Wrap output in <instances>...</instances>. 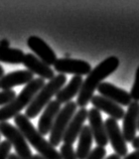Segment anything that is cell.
Listing matches in <instances>:
<instances>
[{"label":"cell","instance_id":"83f0119b","mask_svg":"<svg viewBox=\"0 0 139 159\" xmlns=\"http://www.w3.org/2000/svg\"><path fill=\"white\" fill-rule=\"evenodd\" d=\"M9 41L7 39H2L0 40V48H9Z\"/></svg>","mask_w":139,"mask_h":159},{"label":"cell","instance_id":"7a4b0ae2","mask_svg":"<svg viewBox=\"0 0 139 159\" xmlns=\"http://www.w3.org/2000/svg\"><path fill=\"white\" fill-rule=\"evenodd\" d=\"M14 122L16 128L23 134L25 140L39 152L40 156L44 159H62L60 152L44 139L24 114L16 115Z\"/></svg>","mask_w":139,"mask_h":159},{"label":"cell","instance_id":"f1b7e54d","mask_svg":"<svg viewBox=\"0 0 139 159\" xmlns=\"http://www.w3.org/2000/svg\"><path fill=\"white\" fill-rule=\"evenodd\" d=\"M105 159H121V157H119L117 155V154H111V155H109L107 158H105Z\"/></svg>","mask_w":139,"mask_h":159},{"label":"cell","instance_id":"52a82bcc","mask_svg":"<svg viewBox=\"0 0 139 159\" xmlns=\"http://www.w3.org/2000/svg\"><path fill=\"white\" fill-rule=\"evenodd\" d=\"M105 128H106L108 141L110 142L115 154L119 157H125L128 153V147L118 122L112 118H108L105 121Z\"/></svg>","mask_w":139,"mask_h":159},{"label":"cell","instance_id":"4dcf8cb0","mask_svg":"<svg viewBox=\"0 0 139 159\" xmlns=\"http://www.w3.org/2000/svg\"><path fill=\"white\" fill-rule=\"evenodd\" d=\"M32 159H44L43 156H40L39 154H35V155L32 156Z\"/></svg>","mask_w":139,"mask_h":159},{"label":"cell","instance_id":"484cf974","mask_svg":"<svg viewBox=\"0 0 139 159\" xmlns=\"http://www.w3.org/2000/svg\"><path fill=\"white\" fill-rule=\"evenodd\" d=\"M123 159H139V150H135L132 153L127 154Z\"/></svg>","mask_w":139,"mask_h":159},{"label":"cell","instance_id":"7c38bea8","mask_svg":"<svg viewBox=\"0 0 139 159\" xmlns=\"http://www.w3.org/2000/svg\"><path fill=\"white\" fill-rule=\"evenodd\" d=\"M100 96L107 98L110 101L118 104L119 106H129L132 103V99L130 97V94L125 90H122L120 88H117L111 83L103 82L100 84L98 89Z\"/></svg>","mask_w":139,"mask_h":159},{"label":"cell","instance_id":"277c9868","mask_svg":"<svg viewBox=\"0 0 139 159\" xmlns=\"http://www.w3.org/2000/svg\"><path fill=\"white\" fill-rule=\"evenodd\" d=\"M66 82V75L58 74V76H54V78L50 80L48 84H45L43 89L36 94L35 99L32 100V102L26 108L24 115L28 119L35 118L44 110V108H45L46 105L52 101V98L58 94V92L62 89Z\"/></svg>","mask_w":139,"mask_h":159},{"label":"cell","instance_id":"9a60e30c","mask_svg":"<svg viewBox=\"0 0 139 159\" xmlns=\"http://www.w3.org/2000/svg\"><path fill=\"white\" fill-rule=\"evenodd\" d=\"M91 103L95 109H97L98 111L106 113L107 115L110 116V118L116 121L122 120L124 118L125 112L123 108L118 105V104L108 100L107 98L103 97V96L94 95L91 99Z\"/></svg>","mask_w":139,"mask_h":159},{"label":"cell","instance_id":"2e32d148","mask_svg":"<svg viewBox=\"0 0 139 159\" xmlns=\"http://www.w3.org/2000/svg\"><path fill=\"white\" fill-rule=\"evenodd\" d=\"M61 109V104L57 102L56 100L50 101L44 108V113L41 114L39 120V125H37V131L43 136L49 134L52 130L53 122L56 120L58 114L60 113Z\"/></svg>","mask_w":139,"mask_h":159},{"label":"cell","instance_id":"8992f818","mask_svg":"<svg viewBox=\"0 0 139 159\" xmlns=\"http://www.w3.org/2000/svg\"><path fill=\"white\" fill-rule=\"evenodd\" d=\"M0 135L6 138V140L13 146L15 154L20 159H32V152L25 140L23 134L16 127L8 122L0 123Z\"/></svg>","mask_w":139,"mask_h":159},{"label":"cell","instance_id":"7402d4cb","mask_svg":"<svg viewBox=\"0 0 139 159\" xmlns=\"http://www.w3.org/2000/svg\"><path fill=\"white\" fill-rule=\"evenodd\" d=\"M60 154L62 159H78L73 145H69V144L62 145Z\"/></svg>","mask_w":139,"mask_h":159},{"label":"cell","instance_id":"cb8c5ba5","mask_svg":"<svg viewBox=\"0 0 139 159\" xmlns=\"http://www.w3.org/2000/svg\"><path fill=\"white\" fill-rule=\"evenodd\" d=\"M106 149L104 147H99L97 146L91 151V153L87 156L86 159H104L106 156Z\"/></svg>","mask_w":139,"mask_h":159},{"label":"cell","instance_id":"3957f363","mask_svg":"<svg viewBox=\"0 0 139 159\" xmlns=\"http://www.w3.org/2000/svg\"><path fill=\"white\" fill-rule=\"evenodd\" d=\"M44 85V81L40 78L33 79L30 83L25 85L20 94L15 97L13 101L8 105L0 108V123L7 122V120L14 118L16 115L20 114V111L29 106L36 94L43 89Z\"/></svg>","mask_w":139,"mask_h":159},{"label":"cell","instance_id":"30bf717a","mask_svg":"<svg viewBox=\"0 0 139 159\" xmlns=\"http://www.w3.org/2000/svg\"><path fill=\"white\" fill-rule=\"evenodd\" d=\"M27 47L35 53V56L39 57L41 61H44L46 66H53L58 60L57 54L52 48L39 36H29L27 39Z\"/></svg>","mask_w":139,"mask_h":159},{"label":"cell","instance_id":"44dd1931","mask_svg":"<svg viewBox=\"0 0 139 159\" xmlns=\"http://www.w3.org/2000/svg\"><path fill=\"white\" fill-rule=\"evenodd\" d=\"M16 97V93L13 90H5L0 92V106H6L10 104Z\"/></svg>","mask_w":139,"mask_h":159},{"label":"cell","instance_id":"e0dca14e","mask_svg":"<svg viewBox=\"0 0 139 159\" xmlns=\"http://www.w3.org/2000/svg\"><path fill=\"white\" fill-rule=\"evenodd\" d=\"M33 80V74L27 70H14L8 73L0 79V89L3 91L11 90L13 87L20 85H27Z\"/></svg>","mask_w":139,"mask_h":159},{"label":"cell","instance_id":"d6a6232c","mask_svg":"<svg viewBox=\"0 0 139 159\" xmlns=\"http://www.w3.org/2000/svg\"><path fill=\"white\" fill-rule=\"evenodd\" d=\"M138 130H139V119H138Z\"/></svg>","mask_w":139,"mask_h":159},{"label":"cell","instance_id":"9c48e42d","mask_svg":"<svg viewBox=\"0 0 139 159\" xmlns=\"http://www.w3.org/2000/svg\"><path fill=\"white\" fill-rule=\"evenodd\" d=\"M88 120H89V127L93 134V138L95 139L97 145L99 147H105L108 144V137L105 128V122L103 121L102 115L100 111L95 108H92L88 111Z\"/></svg>","mask_w":139,"mask_h":159},{"label":"cell","instance_id":"836d02e7","mask_svg":"<svg viewBox=\"0 0 139 159\" xmlns=\"http://www.w3.org/2000/svg\"><path fill=\"white\" fill-rule=\"evenodd\" d=\"M0 138H1V135H0Z\"/></svg>","mask_w":139,"mask_h":159},{"label":"cell","instance_id":"5b68a950","mask_svg":"<svg viewBox=\"0 0 139 159\" xmlns=\"http://www.w3.org/2000/svg\"><path fill=\"white\" fill-rule=\"evenodd\" d=\"M77 103L71 101L61 109L53 122L52 130H50L49 142L53 147L56 148L57 146H60V143L63 141L66 130L68 128V125L77 112Z\"/></svg>","mask_w":139,"mask_h":159},{"label":"cell","instance_id":"5bb4252c","mask_svg":"<svg viewBox=\"0 0 139 159\" xmlns=\"http://www.w3.org/2000/svg\"><path fill=\"white\" fill-rule=\"evenodd\" d=\"M23 66L33 75H37L43 80H53L54 78V72L50 66H46L33 53H27L24 56Z\"/></svg>","mask_w":139,"mask_h":159},{"label":"cell","instance_id":"f546056e","mask_svg":"<svg viewBox=\"0 0 139 159\" xmlns=\"http://www.w3.org/2000/svg\"><path fill=\"white\" fill-rule=\"evenodd\" d=\"M8 159H20L17 155H16L15 153H10L9 157H8Z\"/></svg>","mask_w":139,"mask_h":159},{"label":"cell","instance_id":"603a6c76","mask_svg":"<svg viewBox=\"0 0 139 159\" xmlns=\"http://www.w3.org/2000/svg\"><path fill=\"white\" fill-rule=\"evenodd\" d=\"M130 97H131L133 102H138L139 103V66L136 70L135 74V81L132 86V89L130 91Z\"/></svg>","mask_w":139,"mask_h":159},{"label":"cell","instance_id":"ac0fdd59","mask_svg":"<svg viewBox=\"0 0 139 159\" xmlns=\"http://www.w3.org/2000/svg\"><path fill=\"white\" fill-rule=\"evenodd\" d=\"M84 80L82 77L80 76H74L71 79L70 83L66 87L62 88V89L58 92V94L56 95L57 100L56 101L62 104H67L72 101L75 96H77L79 94L81 87L83 85Z\"/></svg>","mask_w":139,"mask_h":159},{"label":"cell","instance_id":"ba28073f","mask_svg":"<svg viewBox=\"0 0 139 159\" xmlns=\"http://www.w3.org/2000/svg\"><path fill=\"white\" fill-rule=\"evenodd\" d=\"M54 70L61 75L72 74L74 76H85L89 75L92 70V66L88 61L82 60H75L71 57L58 58L53 65Z\"/></svg>","mask_w":139,"mask_h":159},{"label":"cell","instance_id":"4316f807","mask_svg":"<svg viewBox=\"0 0 139 159\" xmlns=\"http://www.w3.org/2000/svg\"><path fill=\"white\" fill-rule=\"evenodd\" d=\"M131 143H132V146H133L134 149H135V150H139V136L134 138V140L131 142Z\"/></svg>","mask_w":139,"mask_h":159},{"label":"cell","instance_id":"ffe728a7","mask_svg":"<svg viewBox=\"0 0 139 159\" xmlns=\"http://www.w3.org/2000/svg\"><path fill=\"white\" fill-rule=\"evenodd\" d=\"M24 52L18 48H0V61L9 65L22 64L24 58Z\"/></svg>","mask_w":139,"mask_h":159},{"label":"cell","instance_id":"4fadbf2b","mask_svg":"<svg viewBox=\"0 0 139 159\" xmlns=\"http://www.w3.org/2000/svg\"><path fill=\"white\" fill-rule=\"evenodd\" d=\"M87 119L88 110L86 108H81L79 111L76 112V114L69 123L64 138H63V141L65 142V144L73 145L75 143L77 138H79V135L81 133L83 127L85 126L84 123H85Z\"/></svg>","mask_w":139,"mask_h":159},{"label":"cell","instance_id":"d6986e66","mask_svg":"<svg viewBox=\"0 0 139 159\" xmlns=\"http://www.w3.org/2000/svg\"><path fill=\"white\" fill-rule=\"evenodd\" d=\"M93 134L89 126H84L81 133L79 135V144L76 151V155L78 159H86L92 151L93 143Z\"/></svg>","mask_w":139,"mask_h":159},{"label":"cell","instance_id":"8fae6325","mask_svg":"<svg viewBox=\"0 0 139 159\" xmlns=\"http://www.w3.org/2000/svg\"><path fill=\"white\" fill-rule=\"evenodd\" d=\"M139 119V103L133 102L128 106V110L125 112L123 118V129L122 134L126 142H132L136 137V131L138 130Z\"/></svg>","mask_w":139,"mask_h":159},{"label":"cell","instance_id":"6da1fadb","mask_svg":"<svg viewBox=\"0 0 139 159\" xmlns=\"http://www.w3.org/2000/svg\"><path fill=\"white\" fill-rule=\"evenodd\" d=\"M118 66H119V60L114 56L105 58L103 61L95 66L83 82L81 90L78 94L77 105L81 108H86V106L91 102V99L94 96V92L98 89L100 84L114 73Z\"/></svg>","mask_w":139,"mask_h":159},{"label":"cell","instance_id":"1f68e13d","mask_svg":"<svg viewBox=\"0 0 139 159\" xmlns=\"http://www.w3.org/2000/svg\"><path fill=\"white\" fill-rule=\"evenodd\" d=\"M4 73H5V72H4V69L2 68V66H0V79H1L3 76H4V75H5V74H4Z\"/></svg>","mask_w":139,"mask_h":159},{"label":"cell","instance_id":"d4e9b609","mask_svg":"<svg viewBox=\"0 0 139 159\" xmlns=\"http://www.w3.org/2000/svg\"><path fill=\"white\" fill-rule=\"evenodd\" d=\"M11 151V144L7 140L0 142V159H8Z\"/></svg>","mask_w":139,"mask_h":159}]
</instances>
